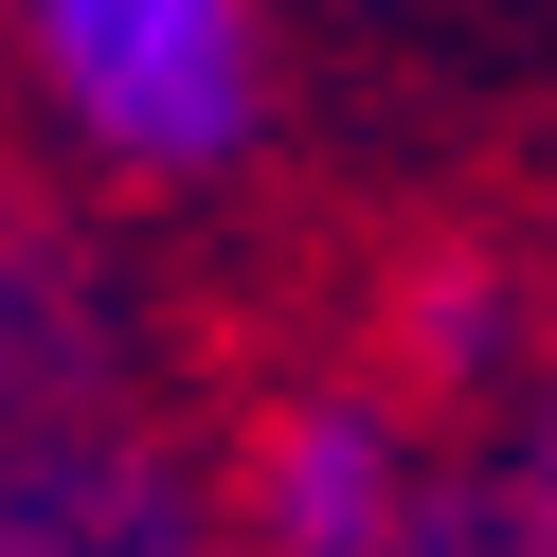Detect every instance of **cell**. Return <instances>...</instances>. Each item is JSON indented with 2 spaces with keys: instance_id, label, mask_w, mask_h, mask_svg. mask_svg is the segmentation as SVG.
Listing matches in <instances>:
<instances>
[{
  "instance_id": "5",
  "label": "cell",
  "mask_w": 557,
  "mask_h": 557,
  "mask_svg": "<svg viewBox=\"0 0 557 557\" xmlns=\"http://www.w3.org/2000/svg\"><path fill=\"white\" fill-rule=\"evenodd\" d=\"M396 557H557V396H521L504 449H468V468L413 485V540Z\"/></svg>"
},
{
  "instance_id": "6",
  "label": "cell",
  "mask_w": 557,
  "mask_h": 557,
  "mask_svg": "<svg viewBox=\"0 0 557 557\" xmlns=\"http://www.w3.org/2000/svg\"><path fill=\"white\" fill-rule=\"evenodd\" d=\"M396 342H413V377H432V396H504V377H521V306L485 288V270H413Z\"/></svg>"
},
{
  "instance_id": "3",
  "label": "cell",
  "mask_w": 557,
  "mask_h": 557,
  "mask_svg": "<svg viewBox=\"0 0 557 557\" xmlns=\"http://www.w3.org/2000/svg\"><path fill=\"white\" fill-rule=\"evenodd\" d=\"M0 557H234V521H216V485L181 449L90 413V432L0 449Z\"/></svg>"
},
{
  "instance_id": "1",
  "label": "cell",
  "mask_w": 557,
  "mask_h": 557,
  "mask_svg": "<svg viewBox=\"0 0 557 557\" xmlns=\"http://www.w3.org/2000/svg\"><path fill=\"white\" fill-rule=\"evenodd\" d=\"M18 54L126 181H216L270 126V18L252 0H18Z\"/></svg>"
},
{
  "instance_id": "4",
  "label": "cell",
  "mask_w": 557,
  "mask_h": 557,
  "mask_svg": "<svg viewBox=\"0 0 557 557\" xmlns=\"http://www.w3.org/2000/svg\"><path fill=\"white\" fill-rule=\"evenodd\" d=\"M126 377V324L109 288L73 270V234L37 216V198L0 181V449H37V432H90Z\"/></svg>"
},
{
  "instance_id": "2",
  "label": "cell",
  "mask_w": 557,
  "mask_h": 557,
  "mask_svg": "<svg viewBox=\"0 0 557 557\" xmlns=\"http://www.w3.org/2000/svg\"><path fill=\"white\" fill-rule=\"evenodd\" d=\"M413 485H432V449L396 396H270L234 449V557H396Z\"/></svg>"
}]
</instances>
